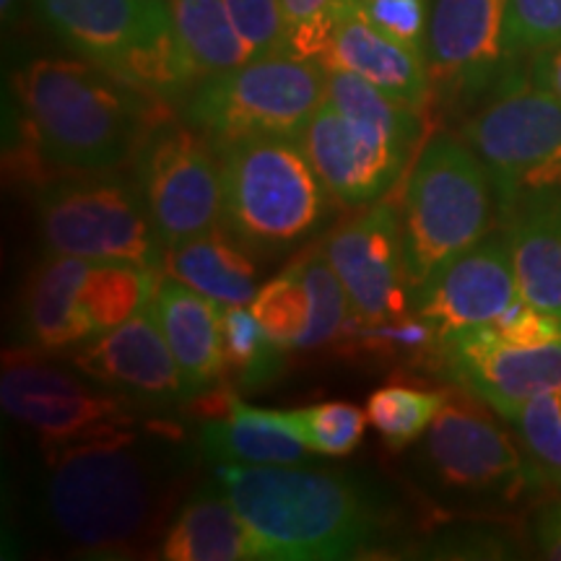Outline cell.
<instances>
[{
	"instance_id": "cell-38",
	"label": "cell",
	"mask_w": 561,
	"mask_h": 561,
	"mask_svg": "<svg viewBox=\"0 0 561 561\" xmlns=\"http://www.w3.org/2000/svg\"><path fill=\"white\" fill-rule=\"evenodd\" d=\"M533 541L541 557L561 561V500L546 504L533 517Z\"/></svg>"
},
{
	"instance_id": "cell-32",
	"label": "cell",
	"mask_w": 561,
	"mask_h": 561,
	"mask_svg": "<svg viewBox=\"0 0 561 561\" xmlns=\"http://www.w3.org/2000/svg\"><path fill=\"white\" fill-rule=\"evenodd\" d=\"M510 424L549 486L561 491V388L533 398L510 419Z\"/></svg>"
},
{
	"instance_id": "cell-11",
	"label": "cell",
	"mask_w": 561,
	"mask_h": 561,
	"mask_svg": "<svg viewBox=\"0 0 561 561\" xmlns=\"http://www.w3.org/2000/svg\"><path fill=\"white\" fill-rule=\"evenodd\" d=\"M325 100L320 60L271 55L203 79L185 104V123L221 151L244 138H299Z\"/></svg>"
},
{
	"instance_id": "cell-29",
	"label": "cell",
	"mask_w": 561,
	"mask_h": 561,
	"mask_svg": "<svg viewBox=\"0 0 561 561\" xmlns=\"http://www.w3.org/2000/svg\"><path fill=\"white\" fill-rule=\"evenodd\" d=\"M221 343L229 382L242 390H257L276 380L284 369L286 348L265 333L248 307H221Z\"/></svg>"
},
{
	"instance_id": "cell-16",
	"label": "cell",
	"mask_w": 561,
	"mask_h": 561,
	"mask_svg": "<svg viewBox=\"0 0 561 561\" xmlns=\"http://www.w3.org/2000/svg\"><path fill=\"white\" fill-rule=\"evenodd\" d=\"M520 301L510 240L491 231L411 291V312L430 320L442 351L458 335L491 325Z\"/></svg>"
},
{
	"instance_id": "cell-24",
	"label": "cell",
	"mask_w": 561,
	"mask_h": 561,
	"mask_svg": "<svg viewBox=\"0 0 561 561\" xmlns=\"http://www.w3.org/2000/svg\"><path fill=\"white\" fill-rule=\"evenodd\" d=\"M151 305L193 403L231 385L221 343V307L170 276H161Z\"/></svg>"
},
{
	"instance_id": "cell-14",
	"label": "cell",
	"mask_w": 561,
	"mask_h": 561,
	"mask_svg": "<svg viewBox=\"0 0 561 561\" xmlns=\"http://www.w3.org/2000/svg\"><path fill=\"white\" fill-rule=\"evenodd\" d=\"M424 60L434 104L442 110L481 104L512 62L507 0H430Z\"/></svg>"
},
{
	"instance_id": "cell-20",
	"label": "cell",
	"mask_w": 561,
	"mask_h": 561,
	"mask_svg": "<svg viewBox=\"0 0 561 561\" xmlns=\"http://www.w3.org/2000/svg\"><path fill=\"white\" fill-rule=\"evenodd\" d=\"M442 367L455 385L510 421L536 396L561 388V339L491 343L462 333L442 351Z\"/></svg>"
},
{
	"instance_id": "cell-37",
	"label": "cell",
	"mask_w": 561,
	"mask_h": 561,
	"mask_svg": "<svg viewBox=\"0 0 561 561\" xmlns=\"http://www.w3.org/2000/svg\"><path fill=\"white\" fill-rule=\"evenodd\" d=\"M430 559H504L512 557V543L491 528L442 530L419 546Z\"/></svg>"
},
{
	"instance_id": "cell-25",
	"label": "cell",
	"mask_w": 561,
	"mask_h": 561,
	"mask_svg": "<svg viewBox=\"0 0 561 561\" xmlns=\"http://www.w3.org/2000/svg\"><path fill=\"white\" fill-rule=\"evenodd\" d=\"M525 305L561 318V201H528L502 216Z\"/></svg>"
},
{
	"instance_id": "cell-31",
	"label": "cell",
	"mask_w": 561,
	"mask_h": 561,
	"mask_svg": "<svg viewBox=\"0 0 561 561\" xmlns=\"http://www.w3.org/2000/svg\"><path fill=\"white\" fill-rule=\"evenodd\" d=\"M286 416L307 450L322 458H346L354 453L369 424L367 411L346 401L312 403L286 411Z\"/></svg>"
},
{
	"instance_id": "cell-26",
	"label": "cell",
	"mask_w": 561,
	"mask_h": 561,
	"mask_svg": "<svg viewBox=\"0 0 561 561\" xmlns=\"http://www.w3.org/2000/svg\"><path fill=\"white\" fill-rule=\"evenodd\" d=\"M164 276L182 280L219 307H248L261 289L255 255L224 224L167 250Z\"/></svg>"
},
{
	"instance_id": "cell-7",
	"label": "cell",
	"mask_w": 561,
	"mask_h": 561,
	"mask_svg": "<svg viewBox=\"0 0 561 561\" xmlns=\"http://www.w3.org/2000/svg\"><path fill=\"white\" fill-rule=\"evenodd\" d=\"M32 5L62 45L130 87L172 102L203 81L182 47L170 0H32Z\"/></svg>"
},
{
	"instance_id": "cell-2",
	"label": "cell",
	"mask_w": 561,
	"mask_h": 561,
	"mask_svg": "<svg viewBox=\"0 0 561 561\" xmlns=\"http://www.w3.org/2000/svg\"><path fill=\"white\" fill-rule=\"evenodd\" d=\"M234 510L276 561H335L385 549L401 510L367 476L328 466H210Z\"/></svg>"
},
{
	"instance_id": "cell-3",
	"label": "cell",
	"mask_w": 561,
	"mask_h": 561,
	"mask_svg": "<svg viewBox=\"0 0 561 561\" xmlns=\"http://www.w3.org/2000/svg\"><path fill=\"white\" fill-rule=\"evenodd\" d=\"M24 146L42 167L117 172L133 164L172 102L136 89L83 58H37L13 73Z\"/></svg>"
},
{
	"instance_id": "cell-1",
	"label": "cell",
	"mask_w": 561,
	"mask_h": 561,
	"mask_svg": "<svg viewBox=\"0 0 561 561\" xmlns=\"http://www.w3.org/2000/svg\"><path fill=\"white\" fill-rule=\"evenodd\" d=\"M198 437L172 413L70 445L34 450L19 489L21 536L73 559L157 553L167 525L198 486Z\"/></svg>"
},
{
	"instance_id": "cell-36",
	"label": "cell",
	"mask_w": 561,
	"mask_h": 561,
	"mask_svg": "<svg viewBox=\"0 0 561 561\" xmlns=\"http://www.w3.org/2000/svg\"><path fill=\"white\" fill-rule=\"evenodd\" d=\"M362 9L377 30L424 58L430 0H362Z\"/></svg>"
},
{
	"instance_id": "cell-15",
	"label": "cell",
	"mask_w": 561,
	"mask_h": 561,
	"mask_svg": "<svg viewBox=\"0 0 561 561\" xmlns=\"http://www.w3.org/2000/svg\"><path fill=\"white\" fill-rule=\"evenodd\" d=\"M328 261L351 305L348 322H385L411 312L401 208L390 201L369 206L328 237Z\"/></svg>"
},
{
	"instance_id": "cell-8",
	"label": "cell",
	"mask_w": 561,
	"mask_h": 561,
	"mask_svg": "<svg viewBox=\"0 0 561 561\" xmlns=\"http://www.w3.org/2000/svg\"><path fill=\"white\" fill-rule=\"evenodd\" d=\"M161 276L133 263L47 255L21 297L19 346L73 351L149 305Z\"/></svg>"
},
{
	"instance_id": "cell-12",
	"label": "cell",
	"mask_w": 561,
	"mask_h": 561,
	"mask_svg": "<svg viewBox=\"0 0 561 561\" xmlns=\"http://www.w3.org/2000/svg\"><path fill=\"white\" fill-rule=\"evenodd\" d=\"M53 356L19 343L3 351L0 405L5 419L32 439L34 450L128 430L164 413L144 409L91 380L73 362L60 364Z\"/></svg>"
},
{
	"instance_id": "cell-22",
	"label": "cell",
	"mask_w": 561,
	"mask_h": 561,
	"mask_svg": "<svg viewBox=\"0 0 561 561\" xmlns=\"http://www.w3.org/2000/svg\"><path fill=\"white\" fill-rule=\"evenodd\" d=\"M195 403L206 405L195 437L208 466L255 468L312 462V453L297 437L286 411H265L242 403L229 385Z\"/></svg>"
},
{
	"instance_id": "cell-13",
	"label": "cell",
	"mask_w": 561,
	"mask_h": 561,
	"mask_svg": "<svg viewBox=\"0 0 561 561\" xmlns=\"http://www.w3.org/2000/svg\"><path fill=\"white\" fill-rule=\"evenodd\" d=\"M140 195L167 250L224 224L221 157L187 123H161L133 161Z\"/></svg>"
},
{
	"instance_id": "cell-9",
	"label": "cell",
	"mask_w": 561,
	"mask_h": 561,
	"mask_svg": "<svg viewBox=\"0 0 561 561\" xmlns=\"http://www.w3.org/2000/svg\"><path fill=\"white\" fill-rule=\"evenodd\" d=\"M494 182L500 219L528 201H561V102L507 68L462 125Z\"/></svg>"
},
{
	"instance_id": "cell-27",
	"label": "cell",
	"mask_w": 561,
	"mask_h": 561,
	"mask_svg": "<svg viewBox=\"0 0 561 561\" xmlns=\"http://www.w3.org/2000/svg\"><path fill=\"white\" fill-rule=\"evenodd\" d=\"M170 9L182 47L191 55L201 79L252 60L227 0H170Z\"/></svg>"
},
{
	"instance_id": "cell-4",
	"label": "cell",
	"mask_w": 561,
	"mask_h": 561,
	"mask_svg": "<svg viewBox=\"0 0 561 561\" xmlns=\"http://www.w3.org/2000/svg\"><path fill=\"white\" fill-rule=\"evenodd\" d=\"M520 439V437H517ZM479 398L455 385L411 455L421 489L445 507L504 512L533 500L546 476Z\"/></svg>"
},
{
	"instance_id": "cell-35",
	"label": "cell",
	"mask_w": 561,
	"mask_h": 561,
	"mask_svg": "<svg viewBox=\"0 0 561 561\" xmlns=\"http://www.w3.org/2000/svg\"><path fill=\"white\" fill-rule=\"evenodd\" d=\"M335 0H280L289 34V55L318 60L333 32Z\"/></svg>"
},
{
	"instance_id": "cell-28",
	"label": "cell",
	"mask_w": 561,
	"mask_h": 561,
	"mask_svg": "<svg viewBox=\"0 0 561 561\" xmlns=\"http://www.w3.org/2000/svg\"><path fill=\"white\" fill-rule=\"evenodd\" d=\"M348 354L364 362L442 364V343L430 320L416 312L385 322H348L339 339Z\"/></svg>"
},
{
	"instance_id": "cell-34",
	"label": "cell",
	"mask_w": 561,
	"mask_h": 561,
	"mask_svg": "<svg viewBox=\"0 0 561 561\" xmlns=\"http://www.w3.org/2000/svg\"><path fill=\"white\" fill-rule=\"evenodd\" d=\"M227 5L252 60L289 55V34L280 0H227Z\"/></svg>"
},
{
	"instance_id": "cell-10",
	"label": "cell",
	"mask_w": 561,
	"mask_h": 561,
	"mask_svg": "<svg viewBox=\"0 0 561 561\" xmlns=\"http://www.w3.org/2000/svg\"><path fill=\"white\" fill-rule=\"evenodd\" d=\"M37 229L45 255L133 263L164 273L167 244L136 178L76 172L37 193Z\"/></svg>"
},
{
	"instance_id": "cell-18",
	"label": "cell",
	"mask_w": 561,
	"mask_h": 561,
	"mask_svg": "<svg viewBox=\"0 0 561 561\" xmlns=\"http://www.w3.org/2000/svg\"><path fill=\"white\" fill-rule=\"evenodd\" d=\"M299 144L333 198L348 208L380 203L416 157L348 121L331 100L320 104L299 133Z\"/></svg>"
},
{
	"instance_id": "cell-6",
	"label": "cell",
	"mask_w": 561,
	"mask_h": 561,
	"mask_svg": "<svg viewBox=\"0 0 561 561\" xmlns=\"http://www.w3.org/2000/svg\"><path fill=\"white\" fill-rule=\"evenodd\" d=\"M500 221L494 182L466 138L439 130L421 144L405 178L401 231L411 291L479 244Z\"/></svg>"
},
{
	"instance_id": "cell-33",
	"label": "cell",
	"mask_w": 561,
	"mask_h": 561,
	"mask_svg": "<svg viewBox=\"0 0 561 561\" xmlns=\"http://www.w3.org/2000/svg\"><path fill=\"white\" fill-rule=\"evenodd\" d=\"M561 42V0H507L510 58Z\"/></svg>"
},
{
	"instance_id": "cell-30",
	"label": "cell",
	"mask_w": 561,
	"mask_h": 561,
	"mask_svg": "<svg viewBox=\"0 0 561 561\" xmlns=\"http://www.w3.org/2000/svg\"><path fill=\"white\" fill-rule=\"evenodd\" d=\"M447 401V390H424L411 385H385L367 401L369 424L392 453L409 450L424 437Z\"/></svg>"
},
{
	"instance_id": "cell-19",
	"label": "cell",
	"mask_w": 561,
	"mask_h": 561,
	"mask_svg": "<svg viewBox=\"0 0 561 561\" xmlns=\"http://www.w3.org/2000/svg\"><path fill=\"white\" fill-rule=\"evenodd\" d=\"M250 310L280 348H322L335 343L351 320V305L322 244L257 289Z\"/></svg>"
},
{
	"instance_id": "cell-21",
	"label": "cell",
	"mask_w": 561,
	"mask_h": 561,
	"mask_svg": "<svg viewBox=\"0 0 561 561\" xmlns=\"http://www.w3.org/2000/svg\"><path fill=\"white\" fill-rule=\"evenodd\" d=\"M318 60L328 70H346L359 76L390 100L424 115H430L434 107L426 60L377 30L364 13L362 0H335L331 39Z\"/></svg>"
},
{
	"instance_id": "cell-23",
	"label": "cell",
	"mask_w": 561,
	"mask_h": 561,
	"mask_svg": "<svg viewBox=\"0 0 561 561\" xmlns=\"http://www.w3.org/2000/svg\"><path fill=\"white\" fill-rule=\"evenodd\" d=\"M161 561H276V553L244 520L214 476L180 504L157 546Z\"/></svg>"
},
{
	"instance_id": "cell-5",
	"label": "cell",
	"mask_w": 561,
	"mask_h": 561,
	"mask_svg": "<svg viewBox=\"0 0 561 561\" xmlns=\"http://www.w3.org/2000/svg\"><path fill=\"white\" fill-rule=\"evenodd\" d=\"M219 157L224 227L255 257L286 255L325 227L335 198L299 138H244Z\"/></svg>"
},
{
	"instance_id": "cell-39",
	"label": "cell",
	"mask_w": 561,
	"mask_h": 561,
	"mask_svg": "<svg viewBox=\"0 0 561 561\" xmlns=\"http://www.w3.org/2000/svg\"><path fill=\"white\" fill-rule=\"evenodd\" d=\"M528 76L538 89H543L546 94L561 102V42L533 53Z\"/></svg>"
},
{
	"instance_id": "cell-17",
	"label": "cell",
	"mask_w": 561,
	"mask_h": 561,
	"mask_svg": "<svg viewBox=\"0 0 561 561\" xmlns=\"http://www.w3.org/2000/svg\"><path fill=\"white\" fill-rule=\"evenodd\" d=\"M70 362L144 409L172 413L193 403L151 301L112 331L76 346Z\"/></svg>"
}]
</instances>
